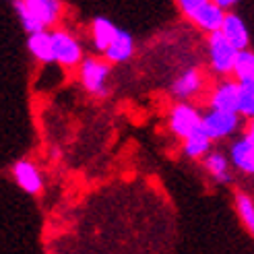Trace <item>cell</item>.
Here are the masks:
<instances>
[{
  "label": "cell",
  "mask_w": 254,
  "mask_h": 254,
  "mask_svg": "<svg viewBox=\"0 0 254 254\" xmlns=\"http://www.w3.org/2000/svg\"><path fill=\"white\" fill-rule=\"evenodd\" d=\"M12 6L27 35L48 31V27L58 23L62 12V4L58 0H17Z\"/></svg>",
  "instance_id": "6da1fadb"
},
{
  "label": "cell",
  "mask_w": 254,
  "mask_h": 254,
  "mask_svg": "<svg viewBox=\"0 0 254 254\" xmlns=\"http://www.w3.org/2000/svg\"><path fill=\"white\" fill-rule=\"evenodd\" d=\"M178 6H180L186 19H190L198 29L207 31L209 35L221 31L225 10L219 8L217 2H211V0H180Z\"/></svg>",
  "instance_id": "7a4b0ae2"
},
{
  "label": "cell",
  "mask_w": 254,
  "mask_h": 254,
  "mask_svg": "<svg viewBox=\"0 0 254 254\" xmlns=\"http://www.w3.org/2000/svg\"><path fill=\"white\" fill-rule=\"evenodd\" d=\"M238 58V50L225 40L221 31L209 35V62L213 72H217L219 77H227L234 72Z\"/></svg>",
  "instance_id": "3957f363"
},
{
  "label": "cell",
  "mask_w": 254,
  "mask_h": 254,
  "mask_svg": "<svg viewBox=\"0 0 254 254\" xmlns=\"http://www.w3.org/2000/svg\"><path fill=\"white\" fill-rule=\"evenodd\" d=\"M200 128L211 141H219V138H227L238 132L240 128V116L234 112H223V110H213L209 108L202 114V124Z\"/></svg>",
  "instance_id": "277c9868"
},
{
  "label": "cell",
  "mask_w": 254,
  "mask_h": 254,
  "mask_svg": "<svg viewBox=\"0 0 254 254\" xmlns=\"http://www.w3.org/2000/svg\"><path fill=\"white\" fill-rule=\"evenodd\" d=\"M52 48H54V60L62 66H77L85 60L81 42L66 29L52 31Z\"/></svg>",
  "instance_id": "5b68a950"
},
{
  "label": "cell",
  "mask_w": 254,
  "mask_h": 254,
  "mask_svg": "<svg viewBox=\"0 0 254 254\" xmlns=\"http://www.w3.org/2000/svg\"><path fill=\"white\" fill-rule=\"evenodd\" d=\"M200 124H202V114L194 106H190L188 101H178L170 112V128L176 136L184 138V141L190 134L200 130Z\"/></svg>",
  "instance_id": "8992f818"
},
{
  "label": "cell",
  "mask_w": 254,
  "mask_h": 254,
  "mask_svg": "<svg viewBox=\"0 0 254 254\" xmlns=\"http://www.w3.org/2000/svg\"><path fill=\"white\" fill-rule=\"evenodd\" d=\"M81 83L89 93L104 95L108 91V79H110V66L108 62L99 58H85L81 62Z\"/></svg>",
  "instance_id": "52a82bcc"
},
{
  "label": "cell",
  "mask_w": 254,
  "mask_h": 254,
  "mask_svg": "<svg viewBox=\"0 0 254 254\" xmlns=\"http://www.w3.org/2000/svg\"><path fill=\"white\" fill-rule=\"evenodd\" d=\"M221 35L238 50V52L248 50L250 33H248L244 19L240 15H236V12H225V19H223V25H221Z\"/></svg>",
  "instance_id": "ba28073f"
},
{
  "label": "cell",
  "mask_w": 254,
  "mask_h": 254,
  "mask_svg": "<svg viewBox=\"0 0 254 254\" xmlns=\"http://www.w3.org/2000/svg\"><path fill=\"white\" fill-rule=\"evenodd\" d=\"M12 176H15L17 184L29 194H40L42 188H44V178H42V172L40 168L35 166L33 161L29 159H21L15 163L12 168Z\"/></svg>",
  "instance_id": "9c48e42d"
},
{
  "label": "cell",
  "mask_w": 254,
  "mask_h": 254,
  "mask_svg": "<svg viewBox=\"0 0 254 254\" xmlns=\"http://www.w3.org/2000/svg\"><path fill=\"white\" fill-rule=\"evenodd\" d=\"M200 89H202V74L198 72V68H186L174 79L170 91L180 101H188L190 97L198 95Z\"/></svg>",
  "instance_id": "30bf717a"
},
{
  "label": "cell",
  "mask_w": 254,
  "mask_h": 254,
  "mask_svg": "<svg viewBox=\"0 0 254 254\" xmlns=\"http://www.w3.org/2000/svg\"><path fill=\"white\" fill-rule=\"evenodd\" d=\"M238 89L240 85L236 81L225 79L213 89L209 97V106L213 110H223V112H234L238 114Z\"/></svg>",
  "instance_id": "8fae6325"
},
{
  "label": "cell",
  "mask_w": 254,
  "mask_h": 254,
  "mask_svg": "<svg viewBox=\"0 0 254 254\" xmlns=\"http://www.w3.org/2000/svg\"><path fill=\"white\" fill-rule=\"evenodd\" d=\"M230 161L244 174H254V143L248 136H238L230 147Z\"/></svg>",
  "instance_id": "7c38bea8"
},
{
  "label": "cell",
  "mask_w": 254,
  "mask_h": 254,
  "mask_svg": "<svg viewBox=\"0 0 254 254\" xmlns=\"http://www.w3.org/2000/svg\"><path fill=\"white\" fill-rule=\"evenodd\" d=\"M120 33V27L114 21L106 17H95L91 23V35H93V46L99 52L106 54V50L112 46V42L116 40V35Z\"/></svg>",
  "instance_id": "4fadbf2b"
},
{
  "label": "cell",
  "mask_w": 254,
  "mask_h": 254,
  "mask_svg": "<svg viewBox=\"0 0 254 254\" xmlns=\"http://www.w3.org/2000/svg\"><path fill=\"white\" fill-rule=\"evenodd\" d=\"M230 159H227L221 151H211V153L202 159L207 174L219 184H230L232 182V172H230Z\"/></svg>",
  "instance_id": "5bb4252c"
},
{
  "label": "cell",
  "mask_w": 254,
  "mask_h": 254,
  "mask_svg": "<svg viewBox=\"0 0 254 254\" xmlns=\"http://www.w3.org/2000/svg\"><path fill=\"white\" fill-rule=\"evenodd\" d=\"M27 48L35 60L40 62H56L52 48V31H40L27 37Z\"/></svg>",
  "instance_id": "9a60e30c"
},
{
  "label": "cell",
  "mask_w": 254,
  "mask_h": 254,
  "mask_svg": "<svg viewBox=\"0 0 254 254\" xmlns=\"http://www.w3.org/2000/svg\"><path fill=\"white\" fill-rule=\"evenodd\" d=\"M132 54H134V37L128 31L120 29L116 40L106 50V58L108 62H126L132 58Z\"/></svg>",
  "instance_id": "2e32d148"
},
{
  "label": "cell",
  "mask_w": 254,
  "mask_h": 254,
  "mask_svg": "<svg viewBox=\"0 0 254 254\" xmlns=\"http://www.w3.org/2000/svg\"><path fill=\"white\" fill-rule=\"evenodd\" d=\"M211 145L213 141L205 134V130H196L194 134H190L186 141H184V155L190 157V159H205L209 153H211Z\"/></svg>",
  "instance_id": "e0dca14e"
},
{
  "label": "cell",
  "mask_w": 254,
  "mask_h": 254,
  "mask_svg": "<svg viewBox=\"0 0 254 254\" xmlns=\"http://www.w3.org/2000/svg\"><path fill=\"white\" fill-rule=\"evenodd\" d=\"M234 81L238 85H254V52L252 50H244L238 52L236 66H234Z\"/></svg>",
  "instance_id": "ac0fdd59"
},
{
  "label": "cell",
  "mask_w": 254,
  "mask_h": 254,
  "mask_svg": "<svg viewBox=\"0 0 254 254\" xmlns=\"http://www.w3.org/2000/svg\"><path fill=\"white\" fill-rule=\"evenodd\" d=\"M238 116L254 120V85H240V89H238Z\"/></svg>",
  "instance_id": "d6986e66"
},
{
  "label": "cell",
  "mask_w": 254,
  "mask_h": 254,
  "mask_svg": "<svg viewBox=\"0 0 254 254\" xmlns=\"http://www.w3.org/2000/svg\"><path fill=\"white\" fill-rule=\"evenodd\" d=\"M236 207H238L240 219L244 221L248 232L254 236V200L244 192H238L236 194Z\"/></svg>",
  "instance_id": "ffe728a7"
},
{
  "label": "cell",
  "mask_w": 254,
  "mask_h": 254,
  "mask_svg": "<svg viewBox=\"0 0 254 254\" xmlns=\"http://www.w3.org/2000/svg\"><path fill=\"white\" fill-rule=\"evenodd\" d=\"M246 136H248L250 143H254V120H250L248 126H246Z\"/></svg>",
  "instance_id": "44dd1931"
},
{
  "label": "cell",
  "mask_w": 254,
  "mask_h": 254,
  "mask_svg": "<svg viewBox=\"0 0 254 254\" xmlns=\"http://www.w3.org/2000/svg\"><path fill=\"white\" fill-rule=\"evenodd\" d=\"M217 4H219V8H230V6H234V2H232V0H217Z\"/></svg>",
  "instance_id": "7402d4cb"
}]
</instances>
